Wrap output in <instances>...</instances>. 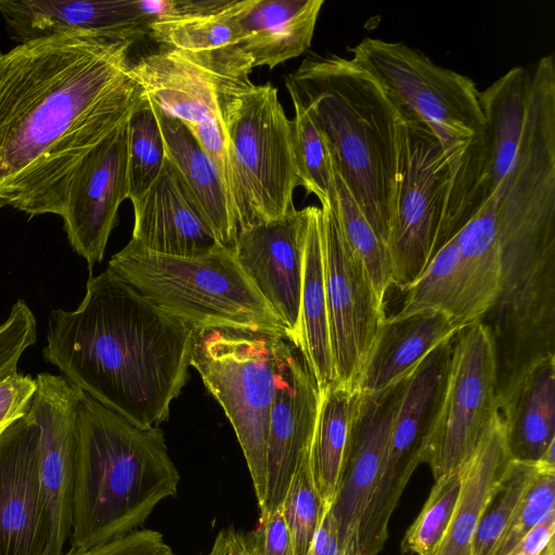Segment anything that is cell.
I'll return each mask as SVG.
<instances>
[{
  "instance_id": "1",
  "label": "cell",
  "mask_w": 555,
  "mask_h": 555,
  "mask_svg": "<svg viewBox=\"0 0 555 555\" xmlns=\"http://www.w3.org/2000/svg\"><path fill=\"white\" fill-rule=\"evenodd\" d=\"M137 41L74 34L20 43L0 75V206L62 216L85 157L145 101Z\"/></svg>"
},
{
  "instance_id": "2",
  "label": "cell",
  "mask_w": 555,
  "mask_h": 555,
  "mask_svg": "<svg viewBox=\"0 0 555 555\" xmlns=\"http://www.w3.org/2000/svg\"><path fill=\"white\" fill-rule=\"evenodd\" d=\"M196 330L106 269L90 275L77 309L50 312L42 353L82 392L157 427L189 378Z\"/></svg>"
},
{
  "instance_id": "3",
  "label": "cell",
  "mask_w": 555,
  "mask_h": 555,
  "mask_svg": "<svg viewBox=\"0 0 555 555\" xmlns=\"http://www.w3.org/2000/svg\"><path fill=\"white\" fill-rule=\"evenodd\" d=\"M285 85L320 129L336 172L386 244L398 170L397 108L370 74L336 54L306 57Z\"/></svg>"
},
{
  "instance_id": "4",
  "label": "cell",
  "mask_w": 555,
  "mask_h": 555,
  "mask_svg": "<svg viewBox=\"0 0 555 555\" xmlns=\"http://www.w3.org/2000/svg\"><path fill=\"white\" fill-rule=\"evenodd\" d=\"M179 481L159 426L141 428L81 392L69 551L138 530Z\"/></svg>"
},
{
  "instance_id": "5",
  "label": "cell",
  "mask_w": 555,
  "mask_h": 555,
  "mask_svg": "<svg viewBox=\"0 0 555 555\" xmlns=\"http://www.w3.org/2000/svg\"><path fill=\"white\" fill-rule=\"evenodd\" d=\"M348 50L350 60L380 85L395 107L425 124L442 147L451 188L441 247L466 223L481 171L486 119L479 90L469 77L403 42L364 38Z\"/></svg>"
},
{
  "instance_id": "6",
  "label": "cell",
  "mask_w": 555,
  "mask_h": 555,
  "mask_svg": "<svg viewBox=\"0 0 555 555\" xmlns=\"http://www.w3.org/2000/svg\"><path fill=\"white\" fill-rule=\"evenodd\" d=\"M107 270L196 328L237 325L287 331L247 278L233 249L178 257L152 251L131 238L111 258Z\"/></svg>"
},
{
  "instance_id": "7",
  "label": "cell",
  "mask_w": 555,
  "mask_h": 555,
  "mask_svg": "<svg viewBox=\"0 0 555 555\" xmlns=\"http://www.w3.org/2000/svg\"><path fill=\"white\" fill-rule=\"evenodd\" d=\"M292 338L284 330L215 325L197 328L192 348L191 366L233 426L259 506L264 499L267 437L276 378Z\"/></svg>"
},
{
  "instance_id": "8",
  "label": "cell",
  "mask_w": 555,
  "mask_h": 555,
  "mask_svg": "<svg viewBox=\"0 0 555 555\" xmlns=\"http://www.w3.org/2000/svg\"><path fill=\"white\" fill-rule=\"evenodd\" d=\"M229 141L231 197L238 229L281 218L295 209L299 186L292 120L270 82L234 79L223 94Z\"/></svg>"
},
{
  "instance_id": "9",
  "label": "cell",
  "mask_w": 555,
  "mask_h": 555,
  "mask_svg": "<svg viewBox=\"0 0 555 555\" xmlns=\"http://www.w3.org/2000/svg\"><path fill=\"white\" fill-rule=\"evenodd\" d=\"M397 111L398 170L386 247L391 285L405 292L439 249L451 173L430 129L408 112Z\"/></svg>"
},
{
  "instance_id": "10",
  "label": "cell",
  "mask_w": 555,
  "mask_h": 555,
  "mask_svg": "<svg viewBox=\"0 0 555 555\" xmlns=\"http://www.w3.org/2000/svg\"><path fill=\"white\" fill-rule=\"evenodd\" d=\"M498 411L494 340L490 328L478 321L462 328L453 339L446 388L425 461L435 480L469 460Z\"/></svg>"
},
{
  "instance_id": "11",
  "label": "cell",
  "mask_w": 555,
  "mask_h": 555,
  "mask_svg": "<svg viewBox=\"0 0 555 555\" xmlns=\"http://www.w3.org/2000/svg\"><path fill=\"white\" fill-rule=\"evenodd\" d=\"M453 339H446L410 371L392 422L380 479L364 529L362 555H378L390 517L416 467L425 463L450 369Z\"/></svg>"
},
{
  "instance_id": "12",
  "label": "cell",
  "mask_w": 555,
  "mask_h": 555,
  "mask_svg": "<svg viewBox=\"0 0 555 555\" xmlns=\"http://www.w3.org/2000/svg\"><path fill=\"white\" fill-rule=\"evenodd\" d=\"M251 70L247 64L208 65L166 48L131 66L151 102L179 119L195 137L216 164L230 195L232 179L222 100L229 83Z\"/></svg>"
},
{
  "instance_id": "13",
  "label": "cell",
  "mask_w": 555,
  "mask_h": 555,
  "mask_svg": "<svg viewBox=\"0 0 555 555\" xmlns=\"http://www.w3.org/2000/svg\"><path fill=\"white\" fill-rule=\"evenodd\" d=\"M322 209L324 285L336 382L354 388L386 314L367 270L347 243L330 203Z\"/></svg>"
},
{
  "instance_id": "14",
  "label": "cell",
  "mask_w": 555,
  "mask_h": 555,
  "mask_svg": "<svg viewBox=\"0 0 555 555\" xmlns=\"http://www.w3.org/2000/svg\"><path fill=\"white\" fill-rule=\"evenodd\" d=\"M410 371L379 391L360 392L331 505L341 555H362L365 525Z\"/></svg>"
},
{
  "instance_id": "15",
  "label": "cell",
  "mask_w": 555,
  "mask_h": 555,
  "mask_svg": "<svg viewBox=\"0 0 555 555\" xmlns=\"http://www.w3.org/2000/svg\"><path fill=\"white\" fill-rule=\"evenodd\" d=\"M28 415L39 429L38 466L51 520L48 555H63L72 530L81 390L64 376H36Z\"/></svg>"
},
{
  "instance_id": "16",
  "label": "cell",
  "mask_w": 555,
  "mask_h": 555,
  "mask_svg": "<svg viewBox=\"0 0 555 555\" xmlns=\"http://www.w3.org/2000/svg\"><path fill=\"white\" fill-rule=\"evenodd\" d=\"M129 193L127 121L113 130L81 162L66 194L62 214L70 247L88 264L101 262Z\"/></svg>"
},
{
  "instance_id": "17",
  "label": "cell",
  "mask_w": 555,
  "mask_h": 555,
  "mask_svg": "<svg viewBox=\"0 0 555 555\" xmlns=\"http://www.w3.org/2000/svg\"><path fill=\"white\" fill-rule=\"evenodd\" d=\"M320 389L299 341L292 338L278 373L266 452V490L260 518L278 511L293 475L310 453Z\"/></svg>"
},
{
  "instance_id": "18",
  "label": "cell",
  "mask_w": 555,
  "mask_h": 555,
  "mask_svg": "<svg viewBox=\"0 0 555 555\" xmlns=\"http://www.w3.org/2000/svg\"><path fill=\"white\" fill-rule=\"evenodd\" d=\"M39 429L26 414L0 437V555H48L51 520L38 466Z\"/></svg>"
},
{
  "instance_id": "19",
  "label": "cell",
  "mask_w": 555,
  "mask_h": 555,
  "mask_svg": "<svg viewBox=\"0 0 555 555\" xmlns=\"http://www.w3.org/2000/svg\"><path fill=\"white\" fill-rule=\"evenodd\" d=\"M306 227V207L294 209L241 229L233 249L247 278L297 340Z\"/></svg>"
},
{
  "instance_id": "20",
  "label": "cell",
  "mask_w": 555,
  "mask_h": 555,
  "mask_svg": "<svg viewBox=\"0 0 555 555\" xmlns=\"http://www.w3.org/2000/svg\"><path fill=\"white\" fill-rule=\"evenodd\" d=\"M0 14L18 44L74 34L139 41L150 25L137 0H0Z\"/></svg>"
},
{
  "instance_id": "21",
  "label": "cell",
  "mask_w": 555,
  "mask_h": 555,
  "mask_svg": "<svg viewBox=\"0 0 555 555\" xmlns=\"http://www.w3.org/2000/svg\"><path fill=\"white\" fill-rule=\"evenodd\" d=\"M131 204L134 215L131 238L152 251L199 257L225 248L167 156L158 178Z\"/></svg>"
},
{
  "instance_id": "22",
  "label": "cell",
  "mask_w": 555,
  "mask_h": 555,
  "mask_svg": "<svg viewBox=\"0 0 555 555\" xmlns=\"http://www.w3.org/2000/svg\"><path fill=\"white\" fill-rule=\"evenodd\" d=\"M530 81V67L517 66L479 91L486 130L481 171L468 220L494 193L514 164L527 118Z\"/></svg>"
},
{
  "instance_id": "23",
  "label": "cell",
  "mask_w": 555,
  "mask_h": 555,
  "mask_svg": "<svg viewBox=\"0 0 555 555\" xmlns=\"http://www.w3.org/2000/svg\"><path fill=\"white\" fill-rule=\"evenodd\" d=\"M323 0H241L240 49L251 67L273 69L311 46Z\"/></svg>"
},
{
  "instance_id": "24",
  "label": "cell",
  "mask_w": 555,
  "mask_h": 555,
  "mask_svg": "<svg viewBox=\"0 0 555 555\" xmlns=\"http://www.w3.org/2000/svg\"><path fill=\"white\" fill-rule=\"evenodd\" d=\"M466 327L437 310L386 318L364 360L354 388L375 392L409 372L435 347Z\"/></svg>"
},
{
  "instance_id": "25",
  "label": "cell",
  "mask_w": 555,
  "mask_h": 555,
  "mask_svg": "<svg viewBox=\"0 0 555 555\" xmlns=\"http://www.w3.org/2000/svg\"><path fill=\"white\" fill-rule=\"evenodd\" d=\"M498 399L511 459L539 462L555 444V356L530 364Z\"/></svg>"
},
{
  "instance_id": "26",
  "label": "cell",
  "mask_w": 555,
  "mask_h": 555,
  "mask_svg": "<svg viewBox=\"0 0 555 555\" xmlns=\"http://www.w3.org/2000/svg\"><path fill=\"white\" fill-rule=\"evenodd\" d=\"M512 461L498 411L462 466V486L449 527L429 555H473V542L491 495Z\"/></svg>"
},
{
  "instance_id": "27",
  "label": "cell",
  "mask_w": 555,
  "mask_h": 555,
  "mask_svg": "<svg viewBox=\"0 0 555 555\" xmlns=\"http://www.w3.org/2000/svg\"><path fill=\"white\" fill-rule=\"evenodd\" d=\"M151 104L160 127L167 158L180 172L219 243L234 249L240 231L237 218L216 164L179 119Z\"/></svg>"
},
{
  "instance_id": "28",
  "label": "cell",
  "mask_w": 555,
  "mask_h": 555,
  "mask_svg": "<svg viewBox=\"0 0 555 555\" xmlns=\"http://www.w3.org/2000/svg\"><path fill=\"white\" fill-rule=\"evenodd\" d=\"M241 0H173L171 14L149 25V36L166 49L210 56L240 49L235 21Z\"/></svg>"
},
{
  "instance_id": "29",
  "label": "cell",
  "mask_w": 555,
  "mask_h": 555,
  "mask_svg": "<svg viewBox=\"0 0 555 555\" xmlns=\"http://www.w3.org/2000/svg\"><path fill=\"white\" fill-rule=\"evenodd\" d=\"M298 340L320 392L336 382L326 311L322 209L308 206Z\"/></svg>"
},
{
  "instance_id": "30",
  "label": "cell",
  "mask_w": 555,
  "mask_h": 555,
  "mask_svg": "<svg viewBox=\"0 0 555 555\" xmlns=\"http://www.w3.org/2000/svg\"><path fill=\"white\" fill-rule=\"evenodd\" d=\"M359 396V390L338 382L320 392L310 466L324 506L332 505L336 494Z\"/></svg>"
},
{
  "instance_id": "31",
  "label": "cell",
  "mask_w": 555,
  "mask_h": 555,
  "mask_svg": "<svg viewBox=\"0 0 555 555\" xmlns=\"http://www.w3.org/2000/svg\"><path fill=\"white\" fill-rule=\"evenodd\" d=\"M453 238L461 256L473 321H482L501 289L502 257L492 216L480 207Z\"/></svg>"
},
{
  "instance_id": "32",
  "label": "cell",
  "mask_w": 555,
  "mask_h": 555,
  "mask_svg": "<svg viewBox=\"0 0 555 555\" xmlns=\"http://www.w3.org/2000/svg\"><path fill=\"white\" fill-rule=\"evenodd\" d=\"M405 292L401 310L396 315L431 309L448 314L465 326L475 323L460 251L453 237L438 249L423 274Z\"/></svg>"
},
{
  "instance_id": "33",
  "label": "cell",
  "mask_w": 555,
  "mask_h": 555,
  "mask_svg": "<svg viewBox=\"0 0 555 555\" xmlns=\"http://www.w3.org/2000/svg\"><path fill=\"white\" fill-rule=\"evenodd\" d=\"M330 203L347 243L363 262L376 294L384 301L391 285V266L386 244L370 225L335 168L334 194Z\"/></svg>"
},
{
  "instance_id": "34",
  "label": "cell",
  "mask_w": 555,
  "mask_h": 555,
  "mask_svg": "<svg viewBox=\"0 0 555 555\" xmlns=\"http://www.w3.org/2000/svg\"><path fill=\"white\" fill-rule=\"evenodd\" d=\"M292 141L299 185L328 205L334 194V168L328 145L304 106L295 100Z\"/></svg>"
},
{
  "instance_id": "35",
  "label": "cell",
  "mask_w": 555,
  "mask_h": 555,
  "mask_svg": "<svg viewBox=\"0 0 555 555\" xmlns=\"http://www.w3.org/2000/svg\"><path fill=\"white\" fill-rule=\"evenodd\" d=\"M128 128V199L140 198L158 178L166 159L160 127L149 96L132 113Z\"/></svg>"
},
{
  "instance_id": "36",
  "label": "cell",
  "mask_w": 555,
  "mask_h": 555,
  "mask_svg": "<svg viewBox=\"0 0 555 555\" xmlns=\"http://www.w3.org/2000/svg\"><path fill=\"white\" fill-rule=\"evenodd\" d=\"M540 468V462H509L479 521L473 555H493L501 534Z\"/></svg>"
},
{
  "instance_id": "37",
  "label": "cell",
  "mask_w": 555,
  "mask_h": 555,
  "mask_svg": "<svg viewBox=\"0 0 555 555\" xmlns=\"http://www.w3.org/2000/svg\"><path fill=\"white\" fill-rule=\"evenodd\" d=\"M462 486V467L435 480L418 516L401 541V552L429 555L443 538Z\"/></svg>"
},
{
  "instance_id": "38",
  "label": "cell",
  "mask_w": 555,
  "mask_h": 555,
  "mask_svg": "<svg viewBox=\"0 0 555 555\" xmlns=\"http://www.w3.org/2000/svg\"><path fill=\"white\" fill-rule=\"evenodd\" d=\"M324 505L315 488L310 453L298 464L280 511L291 532L294 555H307Z\"/></svg>"
},
{
  "instance_id": "39",
  "label": "cell",
  "mask_w": 555,
  "mask_h": 555,
  "mask_svg": "<svg viewBox=\"0 0 555 555\" xmlns=\"http://www.w3.org/2000/svg\"><path fill=\"white\" fill-rule=\"evenodd\" d=\"M539 462L541 468L520 499L493 555H508L534 527L555 511V466Z\"/></svg>"
},
{
  "instance_id": "40",
  "label": "cell",
  "mask_w": 555,
  "mask_h": 555,
  "mask_svg": "<svg viewBox=\"0 0 555 555\" xmlns=\"http://www.w3.org/2000/svg\"><path fill=\"white\" fill-rule=\"evenodd\" d=\"M36 340V317L23 299H17L0 324V380L17 372L20 358Z\"/></svg>"
},
{
  "instance_id": "41",
  "label": "cell",
  "mask_w": 555,
  "mask_h": 555,
  "mask_svg": "<svg viewBox=\"0 0 555 555\" xmlns=\"http://www.w3.org/2000/svg\"><path fill=\"white\" fill-rule=\"evenodd\" d=\"M63 555H177L163 534L155 530H134L120 538L85 551Z\"/></svg>"
},
{
  "instance_id": "42",
  "label": "cell",
  "mask_w": 555,
  "mask_h": 555,
  "mask_svg": "<svg viewBox=\"0 0 555 555\" xmlns=\"http://www.w3.org/2000/svg\"><path fill=\"white\" fill-rule=\"evenodd\" d=\"M36 389V377L18 371L0 380V437L28 413Z\"/></svg>"
},
{
  "instance_id": "43",
  "label": "cell",
  "mask_w": 555,
  "mask_h": 555,
  "mask_svg": "<svg viewBox=\"0 0 555 555\" xmlns=\"http://www.w3.org/2000/svg\"><path fill=\"white\" fill-rule=\"evenodd\" d=\"M247 537L258 555H294L291 532L280 509L260 518Z\"/></svg>"
},
{
  "instance_id": "44",
  "label": "cell",
  "mask_w": 555,
  "mask_h": 555,
  "mask_svg": "<svg viewBox=\"0 0 555 555\" xmlns=\"http://www.w3.org/2000/svg\"><path fill=\"white\" fill-rule=\"evenodd\" d=\"M307 555H341L335 519L331 505L323 513Z\"/></svg>"
},
{
  "instance_id": "45",
  "label": "cell",
  "mask_w": 555,
  "mask_h": 555,
  "mask_svg": "<svg viewBox=\"0 0 555 555\" xmlns=\"http://www.w3.org/2000/svg\"><path fill=\"white\" fill-rule=\"evenodd\" d=\"M555 511L534 527L508 555H539L554 539Z\"/></svg>"
},
{
  "instance_id": "46",
  "label": "cell",
  "mask_w": 555,
  "mask_h": 555,
  "mask_svg": "<svg viewBox=\"0 0 555 555\" xmlns=\"http://www.w3.org/2000/svg\"><path fill=\"white\" fill-rule=\"evenodd\" d=\"M228 555H258L253 548L247 534L228 529Z\"/></svg>"
},
{
  "instance_id": "47",
  "label": "cell",
  "mask_w": 555,
  "mask_h": 555,
  "mask_svg": "<svg viewBox=\"0 0 555 555\" xmlns=\"http://www.w3.org/2000/svg\"><path fill=\"white\" fill-rule=\"evenodd\" d=\"M229 541H228V529L221 530L217 534L210 551L205 555H228Z\"/></svg>"
},
{
  "instance_id": "48",
  "label": "cell",
  "mask_w": 555,
  "mask_h": 555,
  "mask_svg": "<svg viewBox=\"0 0 555 555\" xmlns=\"http://www.w3.org/2000/svg\"><path fill=\"white\" fill-rule=\"evenodd\" d=\"M4 57H5V54L4 53H0V75H1V72H2V68H3Z\"/></svg>"
}]
</instances>
